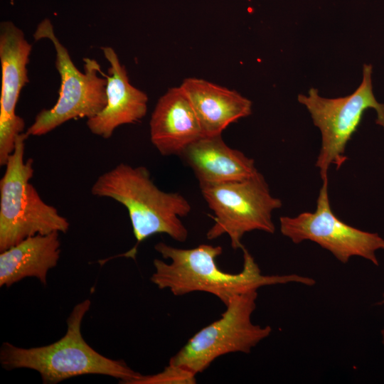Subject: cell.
I'll list each match as a JSON object with an SVG mask.
<instances>
[{
  "label": "cell",
  "instance_id": "3957f363",
  "mask_svg": "<svg viewBox=\"0 0 384 384\" xmlns=\"http://www.w3.org/2000/svg\"><path fill=\"white\" fill-rule=\"evenodd\" d=\"M90 306L86 299L78 303L67 319V331L48 346L25 348L4 342L0 363L7 370L28 368L39 373L43 383L55 384L70 378L88 374L111 376L121 383L133 384L142 374L122 360H114L94 350L84 339L81 325Z\"/></svg>",
  "mask_w": 384,
  "mask_h": 384
},
{
  "label": "cell",
  "instance_id": "277c9868",
  "mask_svg": "<svg viewBox=\"0 0 384 384\" xmlns=\"http://www.w3.org/2000/svg\"><path fill=\"white\" fill-rule=\"evenodd\" d=\"M26 133L20 134L0 181V252L36 235L65 233L69 222L46 203L30 183L33 161L24 159Z\"/></svg>",
  "mask_w": 384,
  "mask_h": 384
},
{
  "label": "cell",
  "instance_id": "8fae6325",
  "mask_svg": "<svg viewBox=\"0 0 384 384\" xmlns=\"http://www.w3.org/2000/svg\"><path fill=\"white\" fill-rule=\"evenodd\" d=\"M110 63L107 79V103L95 116L87 119V126L95 135L109 139L121 125L139 122L146 114L148 97L133 86L124 65L112 47L101 48Z\"/></svg>",
  "mask_w": 384,
  "mask_h": 384
},
{
  "label": "cell",
  "instance_id": "52a82bcc",
  "mask_svg": "<svg viewBox=\"0 0 384 384\" xmlns=\"http://www.w3.org/2000/svg\"><path fill=\"white\" fill-rule=\"evenodd\" d=\"M201 191L215 215L214 224L206 233L208 240L228 235L231 247L237 250L244 247L241 240L247 233H274L272 213L282 203L271 194L259 171L245 179L203 186Z\"/></svg>",
  "mask_w": 384,
  "mask_h": 384
},
{
  "label": "cell",
  "instance_id": "4fadbf2b",
  "mask_svg": "<svg viewBox=\"0 0 384 384\" xmlns=\"http://www.w3.org/2000/svg\"><path fill=\"white\" fill-rule=\"evenodd\" d=\"M180 156L192 169L200 188L245 179L258 171L253 159L230 147L221 135L200 138Z\"/></svg>",
  "mask_w": 384,
  "mask_h": 384
},
{
  "label": "cell",
  "instance_id": "6da1fadb",
  "mask_svg": "<svg viewBox=\"0 0 384 384\" xmlns=\"http://www.w3.org/2000/svg\"><path fill=\"white\" fill-rule=\"evenodd\" d=\"M154 248L166 262L154 260V272L150 280L160 289H169L175 296L204 292L218 297L225 305L235 295L263 286L290 282L313 286L311 277L297 274L264 275L249 251L243 247V266L238 273L220 269L216 259L223 252L219 245L201 244L190 249L178 248L160 242Z\"/></svg>",
  "mask_w": 384,
  "mask_h": 384
},
{
  "label": "cell",
  "instance_id": "8992f818",
  "mask_svg": "<svg viewBox=\"0 0 384 384\" xmlns=\"http://www.w3.org/2000/svg\"><path fill=\"white\" fill-rule=\"evenodd\" d=\"M372 65L365 64L361 85L351 95L337 98H325L311 87L308 95L299 94L298 101L311 114L314 124L321 134V146L316 166L321 178L329 180L331 165L338 169L347 160L348 142L357 131L364 112L369 108L377 112L376 124L384 128V104L378 102L373 92Z\"/></svg>",
  "mask_w": 384,
  "mask_h": 384
},
{
  "label": "cell",
  "instance_id": "9a60e30c",
  "mask_svg": "<svg viewBox=\"0 0 384 384\" xmlns=\"http://www.w3.org/2000/svg\"><path fill=\"white\" fill-rule=\"evenodd\" d=\"M59 233L31 236L1 252L0 287H9L31 277L46 285L49 270L60 258Z\"/></svg>",
  "mask_w": 384,
  "mask_h": 384
},
{
  "label": "cell",
  "instance_id": "5bb4252c",
  "mask_svg": "<svg viewBox=\"0 0 384 384\" xmlns=\"http://www.w3.org/2000/svg\"><path fill=\"white\" fill-rule=\"evenodd\" d=\"M180 86L193 107L203 137L221 135L230 124L252 113V102L235 90L196 78H186Z\"/></svg>",
  "mask_w": 384,
  "mask_h": 384
},
{
  "label": "cell",
  "instance_id": "7a4b0ae2",
  "mask_svg": "<svg viewBox=\"0 0 384 384\" xmlns=\"http://www.w3.org/2000/svg\"><path fill=\"white\" fill-rule=\"evenodd\" d=\"M91 193L112 198L128 211L137 242L122 257L134 259L139 245L155 234H166L178 242L187 240L188 232L181 218L191 211L190 203L180 193L159 188L144 166L120 163L98 176Z\"/></svg>",
  "mask_w": 384,
  "mask_h": 384
},
{
  "label": "cell",
  "instance_id": "9c48e42d",
  "mask_svg": "<svg viewBox=\"0 0 384 384\" xmlns=\"http://www.w3.org/2000/svg\"><path fill=\"white\" fill-rule=\"evenodd\" d=\"M322 182L315 211L295 217L281 216V233L295 244L304 240L316 242L343 264L353 257H360L378 265L376 252L384 250V239L378 233L361 230L338 218L330 204L329 180Z\"/></svg>",
  "mask_w": 384,
  "mask_h": 384
},
{
  "label": "cell",
  "instance_id": "5b68a950",
  "mask_svg": "<svg viewBox=\"0 0 384 384\" xmlns=\"http://www.w3.org/2000/svg\"><path fill=\"white\" fill-rule=\"evenodd\" d=\"M35 41L48 39L55 50V68L60 76L56 103L39 112L25 132L42 136L65 122L78 118L90 119L100 112L107 103V79L95 59L84 58V73L73 63L67 48L55 36L50 19L42 20L33 33Z\"/></svg>",
  "mask_w": 384,
  "mask_h": 384
},
{
  "label": "cell",
  "instance_id": "ba28073f",
  "mask_svg": "<svg viewBox=\"0 0 384 384\" xmlns=\"http://www.w3.org/2000/svg\"><path fill=\"white\" fill-rule=\"evenodd\" d=\"M257 289L235 295L216 321L201 329L173 356L169 364L197 375L216 358L232 353H249L270 336L272 328L252 322Z\"/></svg>",
  "mask_w": 384,
  "mask_h": 384
},
{
  "label": "cell",
  "instance_id": "7c38bea8",
  "mask_svg": "<svg viewBox=\"0 0 384 384\" xmlns=\"http://www.w3.org/2000/svg\"><path fill=\"white\" fill-rule=\"evenodd\" d=\"M150 139L163 156L178 155L203 137V131L184 91L169 89L158 100L149 122Z\"/></svg>",
  "mask_w": 384,
  "mask_h": 384
},
{
  "label": "cell",
  "instance_id": "30bf717a",
  "mask_svg": "<svg viewBox=\"0 0 384 384\" xmlns=\"http://www.w3.org/2000/svg\"><path fill=\"white\" fill-rule=\"evenodd\" d=\"M32 45L21 29L9 21L0 23V165L5 166L25 122L16 114L22 88L28 82L27 65Z\"/></svg>",
  "mask_w": 384,
  "mask_h": 384
},
{
  "label": "cell",
  "instance_id": "2e32d148",
  "mask_svg": "<svg viewBox=\"0 0 384 384\" xmlns=\"http://www.w3.org/2000/svg\"><path fill=\"white\" fill-rule=\"evenodd\" d=\"M196 375L183 368L169 364L156 374L142 375L133 384H193Z\"/></svg>",
  "mask_w": 384,
  "mask_h": 384
},
{
  "label": "cell",
  "instance_id": "e0dca14e",
  "mask_svg": "<svg viewBox=\"0 0 384 384\" xmlns=\"http://www.w3.org/2000/svg\"><path fill=\"white\" fill-rule=\"evenodd\" d=\"M383 297H384V294H383ZM383 302H384V300H383ZM383 342H384V334H383Z\"/></svg>",
  "mask_w": 384,
  "mask_h": 384
}]
</instances>
